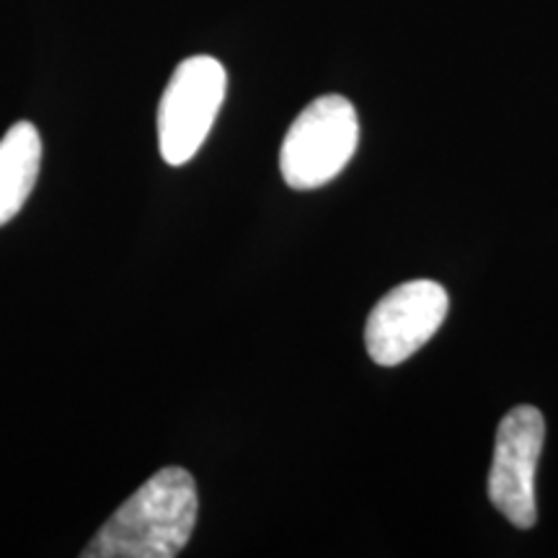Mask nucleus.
Instances as JSON below:
<instances>
[{"label": "nucleus", "instance_id": "f257e3e1", "mask_svg": "<svg viewBox=\"0 0 558 558\" xmlns=\"http://www.w3.org/2000/svg\"><path fill=\"white\" fill-rule=\"evenodd\" d=\"M197 484L184 469L158 471L104 522L83 558H173L197 525Z\"/></svg>", "mask_w": 558, "mask_h": 558}, {"label": "nucleus", "instance_id": "20e7f679", "mask_svg": "<svg viewBox=\"0 0 558 558\" xmlns=\"http://www.w3.org/2000/svg\"><path fill=\"white\" fill-rule=\"evenodd\" d=\"M546 439V418L535 407H518L501 418L488 471V499L514 527L538 520L535 471Z\"/></svg>", "mask_w": 558, "mask_h": 558}, {"label": "nucleus", "instance_id": "39448f33", "mask_svg": "<svg viewBox=\"0 0 558 558\" xmlns=\"http://www.w3.org/2000/svg\"><path fill=\"white\" fill-rule=\"evenodd\" d=\"M448 292L432 279H411L375 305L365 326V347L373 362L396 367L435 337L448 316Z\"/></svg>", "mask_w": 558, "mask_h": 558}, {"label": "nucleus", "instance_id": "423d86ee", "mask_svg": "<svg viewBox=\"0 0 558 558\" xmlns=\"http://www.w3.org/2000/svg\"><path fill=\"white\" fill-rule=\"evenodd\" d=\"M41 166V137L32 122H16L0 140V226L26 205Z\"/></svg>", "mask_w": 558, "mask_h": 558}, {"label": "nucleus", "instance_id": "f03ea898", "mask_svg": "<svg viewBox=\"0 0 558 558\" xmlns=\"http://www.w3.org/2000/svg\"><path fill=\"white\" fill-rule=\"evenodd\" d=\"M360 122L352 101L339 94L318 96L290 124L279 150L284 184L311 192L337 179L357 150Z\"/></svg>", "mask_w": 558, "mask_h": 558}, {"label": "nucleus", "instance_id": "7ed1b4c3", "mask_svg": "<svg viewBox=\"0 0 558 558\" xmlns=\"http://www.w3.org/2000/svg\"><path fill=\"white\" fill-rule=\"evenodd\" d=\"M228 73L220 60L194 54L179 62L158 107V148L169 166L197 156L226 101Z\"/></svg>", "mask_w": 558, "mask_h": 558}]
</instances>
